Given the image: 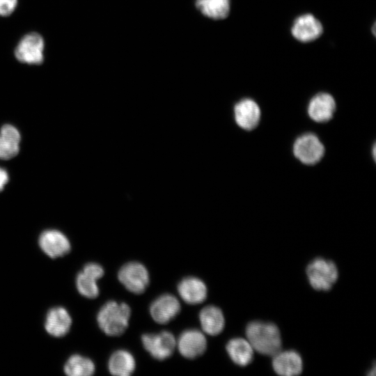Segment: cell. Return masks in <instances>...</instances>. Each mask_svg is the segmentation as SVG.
I'll list each match as a JSON object with an SVG mask.
<instances>
[{
    "label": "cell",
    "instance_id": "cell-1",
    "mask_svg": "<svg viewBox=\"0 0 376 376\" xmlns=\"http://www.w3.org/2000/svg\"><path fill=\"white\" fill-rule=\"evenodd\" d=\"M246 336L253 350L274 356L281 349V338L277 326L271 322L252 321L246 327Z\"/></svg>",
    "mask_w": 376,
    "mask_h": 376
},
{
    "label": "cell",
    "instance_id": "cell-2",
    "mask_svg": "<svg viewBox=\"0 0 376 376\" xmlns=\"http://www.w3.org/2000/svg\"><path fill=\"white\" fill-rule=\"evenodd\" d=\"M130 316L131 308L128 304L109 301L98 311L97 322L104 334L110 336H118L127 328Z\"/></svg>",
    "mask_w": 376,
    "mask_h": 376
},
{
    "label": "cell",
    "instance_id": "cell-3",
    "mask_svg": "<svg viewBox=\"0 0 376 376\" xmlns=\"http://www.w3.org/2000/svg\"><path fill=\"white\" fill-rule=\"evenodd\" d=\"M306 275L314 289L327 291L336 283L338 272L336 265L331 260L316 258L308 265Z\"/></svg>",
    "mask_w": 376,
    "mask_h": 376
},
{
    "label": "cell",
    "instance_id": "cell-4",
    "mask_svg": "<svg viewBox=\"0 0 376 376\" xmlns=\"http://www.w3.org/2000/svg\"><path fill=\"white\" fill-rule=\"evenodd\" d=\"M45 40L42 36L31 32L19 41L15 49V56L20 63L28 65H40L43 63Z\"/></svg>",
    "mask_w": 376,
    "mask_h": 376
},
{
    "label": "cell",
    "instance_id": "cell-5",
    "mask_svg": "<svg viewBox=\"0 0 376 376\" xmlns=\"http://www.w3.org/2000/svg\"><path fill=\"white\" fill-rule=\"evenodd\" d=\"M119 281L130 292L141 294L149 283V274L146 267L139 262H130L123 265L118 271Z\"/></svg>",
    "mask_w": 376,
    "mask_h": 376
},
{
    "label": "cell",
    "instance_id": "cell-6",
    "mask_svg": "<svg viewBox=\"0 0 376 376\" xmlns=\"http://www.w3.org/2000/svg\"><path fill=\"white\" fill-rule=\"evenodd\" d=\"M293 153L301 163L314 165L323 157L324 147L317 136L307 133L296 139L293 145Z\"/></svg>",
    "mask_w": 376,
    "mask_h": 376
},
{
    "label": "cell",
    "instance_id": "cell-7",
    "mask_svg": "<svg viewBox=\"0 0 376 376\" xmlns=\"http://www.w3.org/2000/svg\"><path fill=\"white\" fill-rule=\"evenodd\" d=\"M143 347L157 360L169 358L174 352L176 340L169 331H162L158 334H146L141 336Z\"/></svg>",
    "mask_w": 376,
    "mask_h": 376
},
{
    "label": "cell",
    "instance_id": "cell-8",
    "mask_svg": "<svg viewBox=\"0 0 376 376\" xmlns=\"http://www.w3.org/2000/svg\"><path fill=\"white\" fill-rule=\"evenodd\" d=\"M38 244L41 250L51 258L62 257L71 249L68 237L61 231L54 229L43 231L39 236Z\"/></svg>",
    "mask_w": 376,
    "mask_h": 376
},
{
    "label": "cell",
    "instance_id": "cell-9",
    "mask_svg": "<svg viewBox=\"0 0 376 376\" xmlns=\"http://www.w3.org/2000/svg\"><path fill=\"white\" fill-rule=\"evenodd\" d=\"M180 309V301L175 296L164 294L151 304L150 313L156 322L166 324L174 319Z\"/></svg>",
    "mask_w": 376,
    "mask_h": 376
},
{
    "label": "cell",
    "instance_id": "cell-10",
    "mask_svg": "<svg viewBox=\"0 0 376 376\" xmlns=\"http://www.w3.org/2000/svg\"><path fill=\"white\" fill-rule=\"evenodd\" d=\"M207 347L204 334L197 329H187L179 336L178 348L185 358L193 359L202 355Z\"/></svg>",
    "mask_w": 376,
    "mask_h": 376
},
{
    "label": "cell",
    "instance_id": "cell-11",
    "mask_svg": "<svg viewBox=\"0 0 376 376\" xmlns=\"http://www.w3.org/2000/svg\"><path fill=\"white\" fill-rule=\"evenodd\" d=\"M323 31L321 22L312 14L299 16L293 22L291 32L293 37L303 42L318 38Z\"/></svg>",
    "mask_w": 376,
    "mask_h": 376
},
{
    "label": "cell",
    "instance_id": "cell-12",
    "mask_svg": "<svg viewBox=\"0 0 376 376\" xmlns=\"http://www.w3.org/2000/svg\"><path fill=\"white\" fill-rule=\"evenodd\" d=\"M236 123L245 130H252L259 123L260 109L252 99L244 98L238 102L234 107Z\"/></svg>",
    "mask_w": 376,
    "mask_h": 376
},
{
    "label": "cell",
    "instance_id": "cell-13",
    "mask_svg": "<svg viewBox=\"0 0 376 376\" xmlns=\"http://www.w3.org/2000/svg\"><path fill=\"white\" fill-rule=\"evenodd\" d=\"M273 357L272 367L278 375L292 376L301 373L303 362L298 352L294 350H280Z\"/></svg>",
    "mask_w": 376,
    "mask_h": 376
},
{
    "label": "cell",
    "instance_id": "cell-14",
    "mask_svg": "<svg viewBox=\"0 0 376 376\" xmlns=\"http://www.w3.org/2000/svg\"><path fill=\"white\" fill-rule=\"evenodd\" d=\"M72 318L63 307L56 306L49 310L45 320L46 331L54 337H62L68 333Z\"/></svg>",
    "mask_w": 376,
    "mask_h": 376
},
{
    "label": "cell",
    "instance_id": "cell-15",
    "mask_svg": "<svg viewBox=\"0 0 376 376\" xmlns=\"http://www.w3.org/2000/svg\"><path fill=\"white\" fill-rule=\"evenodd\" d=\"M336 107V102L330 94L320 93L310 100L308 114L314 121L324 123L332 118Z\"/></svg>",
    "mask_w": 376,
    "mask_h": 376
},
{
    "label": "cell",
    "instance_id": "cell-16",
    "mask_svg": "<svg viewBox=\"0 0 376 376\" xmlns=\"http://www.w3.org/2000/svg\"><path fill=\"white\" fill-rule=\"evenodd\" d=\"M177 288L181 298L189 304H201L207 297L206 285L196 277H185L180 281Z\"/></svg>",
    "mask_w": 376,
    "mask_h": 376
},
{
    "label": "cell",
    "instance_id": "cell-17",
    "mask_svg": "<svg viewBox=\"0 0 376 376\" xmlns=\"http://www.w3.org/2000/svg\"><path fill=\"white\" fill-rule=\"evenodd\" d=\"M20 134L13 125L6 124L0 130V159H9L19 150Z\"/></svg>",
    "mask_w": 376,
    "mask_h": 376
},
{
    "label": "cell",
    "instance_id": "cell-18",
    "mask_svg": "<svg viewBox=\"0 0 376 376\" xmlns=\"http://www.w3.org/2000/svg\"><path fill=\"white\" fill-rule=\"evenodd\" d=\"M199 320L203 330L211 336L220 334L225 326V319L221 310L212 305L205 306L201 311Z\"/></svg>",
    "mask_w": 376,
    "mask_h": 376
},
{
    "label": "cell",
    "instance_id": "cell-19",
    "mask_svg": "<svg viewBox=\"0 0 376 376\" xmlns=\"http://www.w3.org/2000/svg\"><path fill=\"white\" fill-rule=\"evenodd\" d=\"M226 348L231 360L238 366H247L253 360V348L248 340L232 338L228 342Z\"/></svg>",
    "mask_w": 376,
    "mask_h": 376
},
{
    "label": "cell",
    "instance_id": "cell-20",
    "mask_svg": "<svg viewBox=\"0 0 376 376\" xmlns=\"http://www.w3.org/2000/svg\"><path fill=\"white\" fill-rule=\"evenodd\" d=\"M108 368L111 374L113 375L128 376L134 371L136 361L130 352L119 350L111 355Z\"/></svg>",
    "mask_w": 376,
    "mask_h": 376
},
{
    "label": "cell",
    "instance_id": "cell-21",
    "mask_svg": "<svg viewBox=\"0 0 376 376\" xmlns=\"http://www.w3.org/2000/svg\"><path fill=\"white\" fill-rule=\"evenodd\" d=\"M63 370L69 376H89L94 373L95 366L89 358L75 354L67 360Z\"/></svg>",
    "mask_w": 376,
    "mask_h": 376
},
{
    "label": "cell",
    "instance_id": "cell-22",
    "mask_svg": "<svg viewBox=\"0 0 376 376\" xmlns=\"http://www.w3.org/2000/svg\"><path fill=\"white\" fill-rule=\"evenodd\" d=\"M196 6L204 15L214 19H221L230 13V0H196Z\"/></svg>",
    "mask_w": 376,
    "mask_h": 376
},
{
    "label": "cell",
    "instance_id": "cell-23",
    "mask_svg": "<svg viewBox=\"0 0 376 376\" xmlns=\"http://www.w3.org/2000/svg\"><path fill=\"white\" fill-rule=\"evenodd\" d=\"M76 287L78 292L89 299L96 298L100 292L97 280L80 272L76 277Z\"/></svg>",
    "mask_w": 376,
    "mask_h": 376
},
{
    "label": "cell",
    "instance_id": "cell-24",
    "mask_svg": "<svg viewBox=\"0 0 376 376\" xmlns=\"http://www.w3.org/2000/svg\"><path fill=\"white\" fill-rule=\"evenodd\" d=\"M81 272L95 280H98L104 275L103 267L95 263H87L84 265Z\"/></svg>",
    "mask_w": 376,
    "mask_h": 376
},
{
    "label": "cell",
    "instance_id": "cell-25",
    "mask_svg": "<svg viewBox=\"0 0 376 376\" xmlns=\"http://www.w3.org/2000/svg\"><path fill=\"white\" fill-rule=\"evenodd\" d=\"M18 0H0V17L11 15L17 6Z\"/></svg>",
    "mask_w": 376,
    "mask_h": 376
},
{
    "label": "cell",
    "instance_id": "cell-26",
    "mask_svg": "<svg viewBox=\"0 0 376 376\" xmlns=\"http://www.w3.org/2000/svg\"><path fill=\"white\" fill-rule=\"evenodd\" d=\"M8 181V175L6 171L0 167V191L3 190Z\"/></svg>",
    "mask_w": 376,
    "mask_h": 376
},
{
    "label": "cell",
    "instance_id": "cell-27",
    "mask_svg": "<svg viewBox=\"0 0 376 376\" xmlns=\"http://www.w3.org/2000/svg\"><path fill=\"white\" fill-rule=\"evenodd\" d=\"M375 366H374L373 369L371 370V371H370L368 375H375Z\"/></svg>",
    "mask_w": 376,
    "mask_h": 376
}]
</instances>
